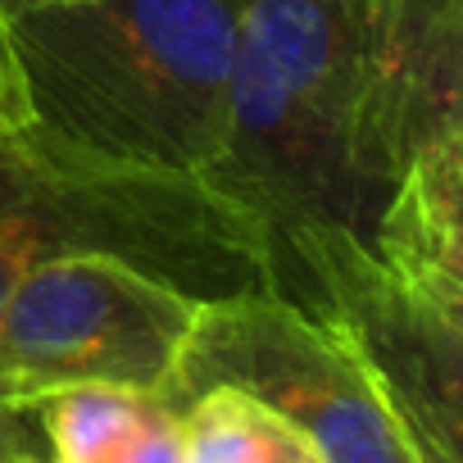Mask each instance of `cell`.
<instances>
[{
    "label": "cell",
    "instance_id": "1",
    "mask_svg": "<svg viewBox=\"0 0 463 463\" xmlns=\"http://www.w3.org/2000/svg\"><path fill=\"white\" fill-rule=\"evenodd\" d=\"M232 114L209 186L269 237H373L391 195L377 159V0H237Z\"/></svg>",
    "mask_w": 463,
    "mask_h": 463
},
{
    "label": "cell",
    "instance_id": "2",
    "mask_svg": "<svg viewBox=\"0 0 463 463\" xmlns=\"http://www.w3.org/2000/svg\"><path fill=\"white\" fill-rule=\"evenodd\" d=\"M5 24L42 137L105 164L209 177L232 114L237 0H46Z\"/></svg>",
    "mask_w": 463,
    "mask_h": 463
},
{
    "label": "cell",
    "instance_id": "3",
    "mask_svg": "<svg viewBox=\"0 0 463 463\" xmlns=\"http://www.w3.org/2000/svg\"><path fill=\"white\" fill-rule=\"evenodd\" d=\"M118 255L200 300L273 282L269 227L204 177L105 164L37 128L0 137V305L55 255Z\"/></svg>",
    "mask_w": 463,
    "mask_h": 463
},
{
    "label": "cell",
    "instance_id": "4",
    "mask_svg": "<svg viewBox=\"0 0 463 463\" xmlns=\"http://www.w3.org/2000/svg\"><path fill=\"white\" fill-rule=\"evenodd\" d=\"M218 382L291 418L327 463H413L400 418L364 354L278 287L200 305L168 404L182 409Z\"/></svg>",
    "mask_w": 463,
    "mask_h": 463
},
{
    "label": "cell",
    "instance_id": "5",
    "mask_svg": "<svg viewBox=\"0 0 463 463\" xmlns=\"http://www.w3.org/2000/svg\"><path fill=\"white\" fill-rule=\"evenodd\" d=\"M200 296L118 260L55 255L0 305V364L37 395L60 386H132L168 400Z\"/></svg>",
    "mask_w": 463,
    "mask_h": 463
},
{
    "label": "cell",
    "instance_id": "6",
    "mask_svg": "<svg viewBox=\"0 0 463 463\" xmlns=\"http://www.w3.org/2000/svg\"><path fill=\"white\" fill-rule=\"evenodd\" d=\"M463 155V0H377V159L395 186L427 150Z\"/></svg>",
    "mask_w": 463,
    "mask_h": 463
},
{
    "label": "cell",
    "instance_id": "7",
    "mask_svg": "<svg viewBox=\"0 0 463 463\" xmlns=\"http://www.w3.org/2000/svg\"><path fill=\"white\" fill-rule=\"evenodd\" d=\"M55 463H186L182 409L132 386H60L37 400Z\"/></svg>",
    "mask_w": 463,
    "mask_h": 463
},
{
    "label": "cell",
    "instance_id": "8",
    "mask_svg": "<svg viewBox=\"0 0 463 463\" xmlns=\"http://www.w3.org/2000/svg\"><path fill=\"white\" fill-rule=\"evenodd\" d=\"M368 241L377 255L422 269L463 296V155L449 146L418 150L400 168Z\"/></svg>",
    "mask_w": 463,
    "mask_h": 463
},
{
    "label": "cell",
    "instance_id": "9",
    "mask_svg": "<svg viewBox=\"0 0 463 463\" xmlns=\"http://www.w3.org/2000/svg\"><path fill=\"white\" fill-rule=\"evenodd\" d=\"M182 436L186 463H327L291 418L222 382L182 404Z\"/></svg>",
    "mask_w": 463,
    "mask_h": 463
},
{
    "label": "cell",
    "instance_id": "10",
    "mask_svg": "<svg viewBox=\"0 0 463 463\" xmlns=\"http://www.w3.org/2000/svg\"><path fill=\"white\" fill-rule=\"evenodd\" d=\"M37 391L0 364V463H14L24 454H37L46 449V436H42V418H37Z\"/></svg>",
    "mask_w": 463,
    "mask_h": 463
},
{
    "label": "cell",
    "instance_id": "11",
    "mask_svg": "<svg viewBox=\"0 0 463 463\" xmlns=\"http://www.w3.org/2000/svg\"><path fill=\"white\" fill-rule=\"evenodd\" d=\"M28 128H33V114H28V100H24L14 46H10V24L0 14V137H19Z\"/></svg>",
    "mask_w": 463,
    "mask_h": 463
},
{
    "label": "cell",
    "instance_id": "12",
    "mask_svg": "<svg viewBox=\"0 0 463 463\" xmlns=\"http://www.w3.org/2000/svg\"><path fill=\"white\" fill-rule=\"evenodd\" d=\"M33 5H46V0H0V14H19V10H33Z\"/></svg>",
    "mask_w": 463,
    "mask_h": 463
},
{
    "label": "cell",
    "instance_id": "13",
    "mask_svg": "<svg viewBox=\"0 0 463 463\" xmlns=\"http://www.w3.org/2000/svg\"><path fill=\"white\" fill-rule=\"evenodd\" d=\"M14 463H55L46 449H37V454H24V458H14Z\"/></svg>",
    "mask_w": 463,
    "mask_h": 463
}]
</instances>
